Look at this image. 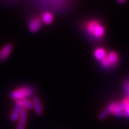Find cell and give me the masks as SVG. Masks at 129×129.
Masks as SVG:
<instances>
[{"instance_id":"16","label":"cell","mask_w":129,"mask_h":129,"mask_svg":"<svg viewBox=\"0 0 129 129\" xmlns=\"http://www.w3.org/2000/svg\"><path fill=\"white\" fill-rule=\"evenodd\" d=\"M125 1H126V0H117V2H118L119 3H121V4L124 3H125Z\"/></svg>"},{"instance_id":"13","label":"cell","mask_w":129,"mask_h":129,"mask_svg":"<svg viewBox=\"0 0 129 129\" xmlns=\"http://www.w3.org/2000/svg\"><path fill=\"white\" fill-rule=\"evenodd\" d=\"M123 89L124 91V93L126 94V99L128 100L129 102V81L128 80H126L123 82Z\"/></svg>"},{"instance_id":"2","label":"cell","mask_w":129,"mask_h":129,"mask_svg":"<svg viewBox=\"0 0 129 129\" xmlns=\"http://www.w3.org/2000/svg\"><path fill=\"white\" fill-rule=\"evenodd\" d=\"M42 21L40 16H34L28 23V29L31 33L38 32L42 27Z\"/></svg>"},{"instance_id":"7","label":"cell","mask_w":129,"mask_h":129,"mask_svg":"<svg viewBox=\"0 0 129 129\" xmlns=\"http://www.w3.org/2000/svg\"><path fill=\"white\" fill-rule=\"evenodd\" d=\"M22 110H23V108H22V107L20 104L15 103L14 108L13 110V111L11 112V114H10V117L11 121L14 122V121H18V119H19L20 115L21 114Z\"/></svg>"},{"instance_id":"9","label":"cell","mask_w":129,"mask_h":129,"mask_svg":"<svg viewBox=\"0 0 129 129\" xmlns=\"http://www.w3.org/2000/svg\"><path fill=\"white\" fill-rule=\"evenodd\" d=\"M15 103L20 104L23 109H25L26 110H32L33 109V104L30 100L28 99H22V100H15Z\"/></svg>"},{"instance_id":"8","label":"cell","mask_w":129,"mask_h":129,"mask_svg":"<svg viewBox=\"0 0 129 129\" xmlns=\"http://www.w3.org/2000/svg\"><path fill=\"white\" fill-rule=\"evenodd\" d=\"M41 20L42 21V23L44 24H51L54 20L53 14L49 11H44L41 16Z\"/></svg>"},{"instance_id":"4","label":"cell","mask_w":129,"mask_h":129,"mask_svg":"<svg viewBox=\"0 0 129 129\" xmlns=\"http://www.w3.org/2000/svg\"><path fill=\"white\" fill-rule=\"evenodd\" d=\"M32 104H33V109L34 110V112L38 115H41L43 114L44 109L43 105L41 102V100L38 96H34L32 100Z\"/></svg>"},{"instance_id":"3","label":"cell","mask_w":129,"mask_h":129,"mask_svg":"<svg viewBox=\"0 0 129 129\" xmlns=\"http://www.w3.org/2000/svg\"><path fill=\"white\" fill-rule=\"evenodd\" d=\"M13 46L12 44H6L3 47L0 49V61H6L10 54L13 51Z\"/></svg>"},{"instance_id":"5","label":"cell","mask_w":129,"mask_h":129,"mask_svg":"<svg viewBox=\"0 0 129 129\" xmlns=\"http://www.w3.org/2000/svg\"><path fill=\"white\" fill-rule=\"evenodd\" d=\"M117 103H118V102H111L110 104H109L106 107V108L103 110V111L99 114V117H98L99 119H100V120H104V119H105V118L107 117V115H108L109 114H111L112 111H113V110H114V109L115 108V107L117 106Z\"/></svg>"},{"instance_id":"15","label":"cell","mask_w":129,"mask_h":129,"mask_svg":"<svg viewBox=\"0 0 129 129\" xmlns=\"http://www.w3.org/2000/svg\"><path fill=\"white\" fill-rule=\"evenodd\" d=\"M100 62H101V64H102V66H103L104 68H109V67L111 66H110V62H109V61H108V59H107V56H106V58H104Z\"/></svg>"},{"instance_id":"10","label":"cell","mask_w":129,"mask_h":129,"mask_svg":"<svg viewBox=\"0 0 129 129\" xmlns=\"http://www.w3.org/2000/svg\"><path fill=\"white\" fill-rule=\"evenodd\" d=\"M104 33H105V29H104V26L98 24L97 26L94 29V30L93 31V33H92L91 34L93 35L94 38L99 39V38H102V37L104 36Z\"/></svg>"},{"instance_id":"1","label":"cell","mask_w":129,"mask_h":129,"mask_svg":"<svg viewBox=\"0 0 129 129\" xmlns=\"http://www.w3.org/2000/svg\"><path fill=\"white\" fill-rule=\"evenodd\" d=\"M34 94V89L30 86H22L19 87L10 93V98L14 100L28 99Z\"/></svg>"},{"instance_id":"12","label":"cell","mask_w":129,"mask_h":129,"mask_svg":"<svg viewBox=\"0 0 129 129\" xmlns=\"http://www.w3.org/2000/svg\"><path fill=\"white\" fill-rule=\"evenodd\" d=\"M107 58L110 64V66H115L118 62V55L114 51H110L107 55Z\"/></svg>"},{"instance_id":"6","label":"cell","mask_w":129,"mask_h":129,"mask_svg":"<svg viewBox=\"0 0 129 129\" xmlns=\"http://www.w3.org/2000/svg\"><path fill=\"white\" fill-rule=\"evenodd\" d=\"M26 121H27V110L23 109L20 115V117L18 119V124L16 129H25Z\"/></svg>"},{"instance_id":"14","label":"cell","mask_w":129,"mask_h":129,"mask_svg":"<svg viewBox=\"0 0 129 129\" xmlns=\"http://www.w3.org/2000/svg\"><path fill=\"white\" fill-rule=\"evenodd\" d=\"M121 102L123 103L124 106V109H125V111L127 114V117H129V102L128 100L125 98L124 100H123Z\"/></svg>"},{"instance_id":"11","label":"cell","mask_w":129,"mask_h":129,"mask_svg":"<svg viewBox=\"0 0 129 129\" xmlns=\"http://www.w3.org/2000/svg\"><path fill=\"white\" fill-rule=\"evenodd\" d=\"M94 56L96 58V59H97L98 61H101L104 58H106L107 56V52L104 48H98L94 51Z\"/></svg>"}]
</instances>
